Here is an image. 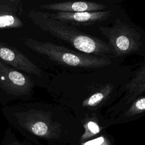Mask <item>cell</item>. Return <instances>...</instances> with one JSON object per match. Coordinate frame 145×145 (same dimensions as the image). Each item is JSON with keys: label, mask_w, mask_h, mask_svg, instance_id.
Segmentation results:
<instances>
[{"label": "cell", "mask_w": 145, "mask_h": 145, "mask_svg": "<svg viewBox=\"0 0 145 145\" xmlns=\"http://www.w3.org/2000/svg\"><path fill=\"white\" fill-rule=\"evenodd\" d=\"M28 16L43 31L68 42L82 53L102 57L112 53L111 48L104 41L85 33L67 23L52 18L48 12L31 10Z\"/></svg>", "instance_id": "cell-1"}, {"label": "cell", "mask_w": 145, "mask_h": 145, "mask_svg": "<svg viewBox=\"0 0 145 145\" xmlns=\"http://www.w3.org/2000/svg\"><path fill=\"white\" fill-rule=\"evenodd\" d=\"M24 43L31 50L47 57L49 59L66 66L94 69L112 63L107 57L97 56L78 52L49 41L42 42L31 38L24 39Z\"/></svg>", "instance_id": "cell-2"}, {"label": "cell", "mask_w": 145, "mask_h": 145, "mask_svg": "<svg viewBox=\"0 0 145 145\" xmlns=\"http://www.w3.org/2000/svg\"><path fill=\"white\" fill-rule=\"evenodd\" d=\"M2 113L12 126L38 137L51 138L60 132L59 124L52 120L49 113L41 110H23L16 106L5 105Z\"/></svg>", "instance_id": "cell-3"}, {"label": "cell", "mask_w": 145, "mask_h": 145, "mask_svg": "<svg viewBox=\"0 0 145 145\" xmlns=\"http://www.w3.org/2000/svg\"><path fill=\"white\" fill-rule=\"evenodd\" d=\"M99 30L108 40L112 53L116 57L137 52L142 45L140 34L119 19H115L112 26H101Z\"/></svg>", "instance_id": "cell-4"}, {"label": "cell", "mask_w": 145, "mask_h": 145, "mask_svg": "<svg viewBox=\"0 0 145 145\" xmlns=\"http://www.w3.org/2000/svg\"><path fill=\"white\" fill-rule=\"evenodd\" d=\"M33 87L28 76L0 61V103L3 106L10 97L28 95Z\"/></svg>", "instance_id": "cell-5"}, {"label": "cell", "mask_w": 145, "mask_h": 145, "mask_svg": "<svg viewBox=\"0 0 145 145\" xmlns=\"http://www.w3.org/2000/svg\"><path fill=\"white\" fill-rule=\"evenodd\" d=\"M0 61L8 66L40 77L41 71L28 58L18 50L0 42Z\"/></svg>", "instance_id": "cell-6"}, {"label": "cell", "mask_w": 145, "mask_h": 145, "mask_svg": "<svg viewBox=\"0 0 145 145\" xmlns=\"http://www.w3.org/2000/svg\"><path fill=\"white\" fill-rule=\"evenodd\" d=\"M48 14L52 18L66 23L88 25L106 20L112 14L110 11H101L81 12L57 11L54 13L48 12Z\"/></svg>", "instance_id": "cell-7"}, {"label": "cell", "mask_w": 145, "mask_h": 145, "mask_svg": "<svg viewBox=\"0 0 145 145\" xmlns=\"http://www.w3.org/2000/svg\"><path fill=\"white\" fill-rule=\"evenodd\" d=\"M19 0L0 1V28H17L23 26V23L18 16L22 8Z\"/></svg>", "instance_id": "cell-8"}, {"label": "cell", "mask_w": 145, "mask_h": 145, "mask_svg": "<svg viewBox=\"0 0 145 145\" xmlns=\"http://www.w3.org/2000/svg\"><path fill=\"white\" fill-rule=\"evenodd\" d=\"M42 10H49L69 12H95L101 11L106 6L103 4L88 1H66L48 4H44L39 6Z\"/></svg>", "instance_id": "cell-9"}, {"label": "cell", "mask_w": 145, "mask_h": 145, "mask_svg": "<svg viewBox=\"0 0 145 145\" xmlns=\"http://www.w3.org/2000/svg\"><path fill=\"white\" fill-rule=\"evenodd\" d=\"M126 92L123 100L126 104L133 102L135 99L145 91V67L143 65L136 72L131 80L126 85Z\"/></svg>", "instance_id": "cell-10"}, {"label": "cell", "mask_w": 145, "mask_h": 145, "mask_svg": "<svg viewBox=\"0 0 145 145\" xmlns=\"http://www.w3.org/2000/svg\"><path fill=\"white\" fill-rule=\"evenodd\" d=\"M113 87V86L110 84H105L98 91L84 99L82 103V106L93 108L98 106L111 93Z\"/></svg>", "instance_id": "cell-11"}, {"label": "cell", "mask_w": 145, "mask_h": 145, "mask_svg": "<svg viewBox=\"0 0 145 145\" xmlns=\"http://www.w3.org/2000/svg\"><path fill=\"white\" fill-rule=\"evenodd\" d=\"M145 110V97L142 96L135 100L131 104L129 109L125 112V116L127 117L134 116L142 113Z\"/></svg>", "instance_id": "cell-12"}, {"label": "cell", "mask_w": 145, "mask_h": 145, "mask_svg": "<svg viewBox=\"0 0 145 145\" xmlns=\"http://www.w3.org/2000/svg\"><path fill=\"white\" fill-rule=\"evenodd\" d=\"M85 132L81 137L82 140H86L97 134L100 131V128L96 122L89 120L86 122L83 125Z\"/></svg>", "instance_id": "cell-13"}, {"label": "cell", "mask_w": 145, "mask_h": 145, "mask_svg": "<svg viewBox=\"0 0 145 145\" xmlns=\"http://www.w3.org/2000/svg\"><path fill=\"white\" fill-rule=\"evenodd\" d=\"M0 145H25L24 143L19 141L11 131L10 129H7L3 135L2 140Z\"/></svg>", "instance_id": "cell-14"}, {"label": "cell", "mask_w": 145, "mask_h": 145, "mask_svg": "<svg viewBox=\"0 0 145 145\" xmlns=\"http://www.w3.org/2000/svg\"><path fill=\"white\" fill-rule=\"evenodd\" d=\"M84 145H108L105 139L103 137H100L96 139L89 141L86 143Z\"/></svg>", "instance_id": "cell-15"}]
</instances>
